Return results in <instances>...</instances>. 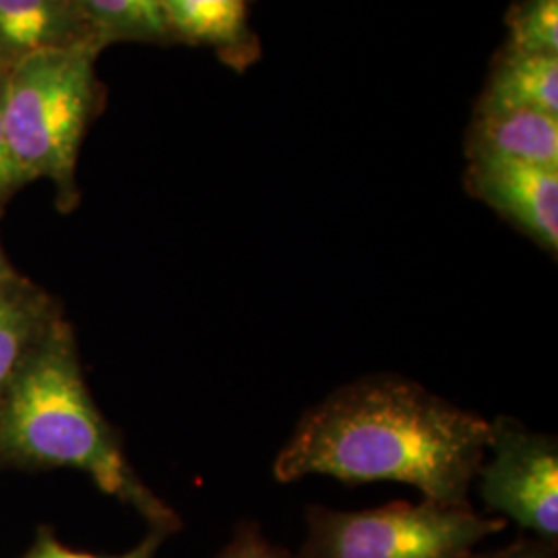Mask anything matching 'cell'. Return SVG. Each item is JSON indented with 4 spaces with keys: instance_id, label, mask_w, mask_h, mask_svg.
I'll return each instance as SVG.
<instances>
[{
    "instance_id": "1",
    "label": "cell",
    "mask_w": 558,
    "mask_h": 558,
    "mask_svg": "<svg viewBox=\"0 0 558 558\" xmlns=\"http://www.w3.org/2000/svg\"><path fill=\"white\" fill-rule=\"evenodd\" d=\"M490 445V422L399 375L339 387L311 408L274 463L279 482L323 474L345 484L399 482L424 499L465 505Z\"/></svg>"
},
{
    "instance_id": "2",
    "label": "cell",
    "mask_w": 558,
    "mask_h": 558,
    "mask_svg": "<svg viewBox=\"0 0 558 558\" xmlns=\"http://www.w3.org/2000/svg\"><path fill=\"white\" fill-rule=\"evenodd\" d=\"M0 449L27 461L81 470L101 490L158 513L156 500L143 493L89 398L64 333L23 360L0 401Z\"/></svg>"
},
{
    "instance_id": "3",
    "label": "cell",
    "mask_w": 558,
    "mask_h": 558,
    "mask_svg": "<svg viewBox=\"0 0 558 558\" xmlns=\"http://www.w3.org/2000/svg\"><path fill=\"white\" fill-rule=\"evenodd\" d=\"M92 87V57L81 44L34 54L7 73L0 108L21 180L71 177Z\"/></svg>"
},
{
    "instance_id": "4",
    "label": "cell",
    "mask_w": 558,
    "mask_h": 558,
    "mask_svg": "<svg viewBox=\"0 0 558 558\" xmlns=\"http://www.w3.org/2000/svg\"><path fill=\"white\" fill-rule=\"evenodd\" d=\"M502 518H482L465 505L424 499L391 502L371 511H306V539L299 558H465L500 530Z\"/></svg>"
},
{
    "instance_id": "5",
    "label": "cell",
    "mask_w": 558,
    "mask_h": 558,
    "mask_svg": "<svg viewBox=\"0 0 558 558\" xmlns=\"http://www.w3.org/2000/svg\"><path fill=\"white\" fill-rule=\"evenodd\" d=\"M493 459L480 465V495L539 539L558 538V445L507 416L490 422Z\"/></svg>"
},
{
    "instance_id": "6",
    "label": "cell",
    "mask_w": 558,
    "mask_h": 558,
    "mask_svg": "<svg viewBox=\"0 0 558 558\" xmlns=\"http://www.w3.org/2000/svg\"><path fill=\"white\" fill-rule=\"evenodd\" d=\"M470 191L557 255L558 170L500 158H474Z\"/></svg>"
},
{
    "instance_id": "7",
    "label": "cell",
    "mask_w": 558,
    "mask_h": 558,
    "mask_svg": "<svg viewBox=\"0 0 558 558\" xmlns=\"http://www.w3.org/2000/svg\"><path fill=\"white\" fill-rule=\"evenodd\" d=\"M75 17L66 0H0V69L54 48L75 46Z\"/></svg>"
},
{
    "instance_id": "8",
    "label": "cell",
    "mask_w": 558,
    "mask_h": 558,
    "mask_svg": "<svg viewBox=\"0 0 558 558\" xmlns=\"http://www.w3.org/2000/svg\"><path fill=\"white\" fill-rule=\"evenodd\" d=\"M472 158H500L558 170V117L544 112L484 114Z\"/></svg>"
},
{
    "instance_id": "9",
    "label": "cell",
    "mask_w": 558,
    "mask_h": 558,
    "mask_svg": "<svg viewBox=\"0 0 558 558\" xmlns=\"http://www.w3.org/2000/svg\"><path fill=\"white\" fill-rule=\"evenodd\" d=\"M544 112L558 117V57L511 52L490 83L484 114Z\"/></svg>"
},
{
    "instance_id": "10",
    "label": "cell",
    "mask_w": 558,
    "mask_h": 558,
    "mask_svg": "<svg viewBox=\"0 0 558 558\" xmlns=\"http://www.w3.org/2000/svg\"><path fill=\"white\" fill-rule=\"evenodd\" d=\"M166 21L201 41H234L244 23V0H160Z\"/></svg>"
},
{
    "instance_id": "11",
    "label": "cell",
    "mask_w": 558,
    "mask_h": 558,
    "mask_svg": "<svg viewBox=\"0 0 558 558\" xmlns=\"http://www.w3.org/2000/svg\"><path fill=\"white\" fill-rule=\"evenodd\" d=\"M87 15L119 36L156 38L166 32L160 0H80Z\"/></svg>"
},
{
    "instance_id": "12",
    "label": "cell",
    "mask_w": 558,
    "mask_h": 558,
    "mask_svg": "<svg viewBox=\"0 0 558 558\" xmlns=\"http://www.w3.org/2000/svg\"><path fill=\"white\" fill-rule=\"evenodd\" d=\"M511 52L558 57V0H525L511 21Z\"/></svg>"
},
{
    "instance_id": "13",
    "label": "cell",
    "mask_w": 558,
    "mask_h": 558,
    "mask_svg": "<svg viewBox=\"0 0 558 558\" xmlns=\"http://www.w3.org/2000/svg\"><path fill=\"white\" fill-rule=\"evenodd\" d=\"M32 315L20 300L0 294V401L20 373L27 339L32 333Z\"/></svg>"
},
{
    "instance_id": "14",
    "label": "cell",
    "mask_w": 558,
    "mask_h": 558,
    "mask_svg": "<svg viewBox=\"0 0 558 558\" xmlns=\"http://www.w3.org/2000/svg\"><path fill=\"white\" fill-rule=\"evenodd\" d=\"M220 558H299L271 544L260 534L255 523H240L232 542L223 548Z\"/></svg>"
},
{
    "instance_id": "15",
    "label": "cell",
    "mask_w": 558,
    "mask_h": 558,
    "mask_svg": "<svg viewBox=\"0 0 558 558\" xmlns=\"http://www.w3.org/2000/svg\"><path fill=\"white\" fill-rule=\"evenodd\" d=\"M465 558H557V546L546 539H518L493 553H472Z\"/></svg>"
},
{
    "instance_id": "16",
    "label": "cell",
    "mask_w": 558,
    "mask_h": 558,
    "mask_svg": "<svg viewBox=\"0 0 558 558\" xmlns=\"http://www.w3.org/2000/svg\"><path fill=\"white\" fill-rule=\"evenodd\" d=\"M156 546H158V538L156 536H151L149 539H145L143 544H141L140 548H135L133 553H129V555H124V557H114V558H151L154 557V550H156ZM34 558H101V557H92V555H81V553H73V550H66V548H62L59 546L57 542H52V539H48L46 544H41L40 548H38V553L34 555Z\"/></svg>"
},
{
    "instance_id": "17",
    "label": "cell",
    "mask_w": 558,
    "mask_h": 558,
    "mask_svg": "<svg viewBox=\"0 0 558 558\" xmlns=\"http://www.w3.org/2000/svg\"><path fill=\"white\" fill-rule=\"evenodd\" d=\"M20 172L17 166L11 156L9 149V141H7V133H4V122H2V108H0V195L11 189L13 184L20 182Z\"/></svg>"
},
{
    "instance_id": "18",
    "label": "cell",
    "mask_w": 558,
    "mask_h": 558,
    "mask_svg": "<svg viewBox=\"0 0 558 558\" xmlns=\"http://www.w3.org/2000/svg\"><path fill=\"white\" fill-rule=\"evenodd\" d=\"M4 271V260H2V255H0V274Z\"/></svg>"
}]
</instances>
